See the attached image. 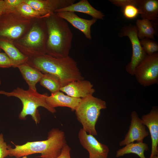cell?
<instances>
[{
    "instance_id": "1",
    "label": "cell",
    "mask_w": 158,
    "mask_h": 158,
    "mask_svg": "<svg viewBox=\"0 0 158 158\" xmlns=\"http://www.w3.org/2000/svg\"><path fill=\"white\" fill-rule=\"evenodd\" d=\"M28 63L43 74L56 76L63 87L72 82L84 79L77 62L69 56L56 58L45 54L37 55Z\"/></svg>"
},
{
    "instance_id": "2",
    "label": "cell",
    "mask_w": 158,
    "mask_h": 158,
    "mask_svg": "<svg viewBox=\"0 0 158 158\" xmlns=\"http://www.w3.org/2000/svg\"><path fill=\"white\" fill-rule=\"evenodd\" d=\"M45 18L48 35L46 53L56 58L68 56L73 34L68 23L54 13Z\"/></svg>"
},
{
    "instance_id": "3",
    "label": "cell",
    "mask_w": 158,
    "mask_h": 158,
    "mask_svg": "<svg viewBox=\"0 0 158 158\" xmlns=\"http://www.w3.org/2000/svg\"><path fill=\"white\" fill-rule=\"evenodd\" d=\"M66 144L64 132L58 128H54L48 134L46 140L27 142L21 145H14V148L9 147L10 157L19 158L35 153H40L43 158H56Z\"/></svg>"
},
{
    "instance_id": "4",
    "label": "cell",
    "mask_w": 158,
    "mask_h": 158,
    "mask_svg": "<svg viewBox=\"0 0 158 158\" xmlns=\"http://www.w3.org/2000/svg\"><path fill=\"white\" fill-rule=\"evenodd\" d=\"M0 94L8 97H15L20 100L22 109L19 118L21 120L25 119L27 116L30 115L36 124L39 123L40 117L37 108L39 107L44 108L52 113L56 112L55 108L51 107L47 103L46 98L48 95L47 94H42L37 91L29 89L25 90L17 87L11 92L0 90Z\"/></svg>"
},
{
    "instance_id": "5",
    "label": "cell",
    "mask_w": 158,
    "mask_h": 158,
    "mask_svg": "<svg viewBox=\"0 0 158 158\" xmlns=\"http://www.w3.org/2000/svg\"><path fill=\"white\" fill-rule=\"evenodd\" d=\"M106 108L105 101L90 95L81 98L75 111L83 128L87 133L95 136L97 135L95 126L101 111Z\"/></svg>"
},
{
    "instance_id": "6",
    "label": "cell",
    "mask_w": 158,
    "mask_h": 158,
    "mask_svg": "<svg viewBox=\"0 0 158 158\" xmlns=\"http://www.w3.org/2000/svg\"><path fill=\"white\" fill-rule=\"evenodd\" d=\"M134 75L138 83L145 87L158 83V53L147 55L135 68Z\"/></svg>"
},
{
    "instance_id": "7",
    "label": "cell",
    "mask_w": 158,
    "mask_h": 158,
    "mask_svg": "<svg viewBox=\"0 0 158 158\" xmlns=\"http://www.w3.org/2000/svg\"><path fill=\"white\" fill-rule=\"evenodd\" d=\"M120 37L127 36L129 38L132 46V54L130 61L125 67L128 74L134 75L137 67L143 60L147 55L141 46L137 36V30L135 25L131 24L123 27L118 34Z\"/></svg>"
},
{
    "instance_id": "8",
    "label": "cell",
    "mask_w": 158,
    "mask_h": 158,
    "mask_svg": "<svg viewBox=\"0 0 158 158\" xmlns=\"http://www.w3.org/2000/svg\"><path fill=\"white\" fill-rule=\"evenodd\" d=\"M78 136L81 145L89 152V158H107L109 149L107 145L98 141L83 128L80 130Z\"/></svg>"
},
{
    "instance_id": "9",
    "label": "cell",
    "mask_w": 158,
    "mask_h": 158,
    "mask_svg": "<svg viewBox=\"0 0 158 158\" xmlns=\"http://www.w3.org/2000/svg\"><path fill=\"white\" fill-rule=\"evenodd\" d=\"M131 121L128 131L126 134L123 140L119 143L120 146H123L129 143L143 142L145 138L149 135L144 125L137 112L132 111L130 114Z\"/></svg>"
},
{
    "instance_id": "10",
    "label": "cell",
    "mask_w": 158,
    "mask_h": 158,
    "mask_svg": "<svg viewBox=\"0 0 158 158\" xmlns=\"http://www.w3.org/2000/svg\"><path fill=\"white\" fill-rule=\"evenodd\" d=\"M150 133L152 142L151 151L150 158L158 155V109L153 107L150 112L143 115L141 118Z\"/></svg>"
},
{
    "instance_id": "11",
    "label": "cell",
    "mask_w": 158,
    "mask_h": 158,
    "mask_svg": "<svg viewBox=\"0 0 158 158\" xmlns=\"http://www.w3.org/2000/svg\"><path fill=\"white\" fill-rule=\"evenodd\" d=\"M56 13L59 16L82 32L87 39L89 40L92 39L91 28L96 23L97 19L93 18L90 20L82 18L73 12L62 11Z\"/></svg>"
},
{
    "instance_id": "12",
    "label": "cell",
    "mask_w": 158,
    "mask_h": 158,
    "mask_svg": "<svg viewBox=\"0 0 158 158\" xmlns=\"http://www.w3.org/2000/svg\"><path fill=\"white\" fill-rule=\"evenodd\" d=\"M60 91L71 97L82 98L93 95L95 90L90 81L83 80L72 82L62 87Z\"/></svg>"
},
{
    "instance_id": "13",
    "label": "cell",
    "mask_w": 158,
    "mask_h": 158,
    "mask_svg": "<svg viewBox=\"0 0 158 158\" xmlns=\"http://www.w3.org/2000/svg\"><path fill=\"white\" fill-rule=\"evenodd\" d=\"M81 100L64 94L59 91L47 96L46 101L51 107L55 108L58 107H65L70 108L72 111H75Z\"/></svg>"
},
{
    "instance_id": "14",
    "label": "cell",
    "mask_w": 158,
    "mask_h": 158,
    "mask_svg": "<svg viewBox=\"0 0 158 158\" xmlns=\"http://www.w3.org/2000/svg\"><path fill=\"white\" fill-rule=\"evenodd\" d=\"M62 11L77 12L87 14L92 18L103 20L104 15L94 8L87 0H80L65 8L56 11V13Z\"/></svg>"
},
{
    "instance_id": "15",
    "label": "cell",
    "mask_w": 158,
    "mask_h": 158,
    "mask_svg": "<svg viewBox=\"0 0 158 158\" xmlns=\"http://www.w3.org/2000/svg\"><path fill=\"white\" fill-rule=\"evenodd\" d=\"M26 62L19 65L16 67L18 68L23 78L28 84V89L36 91V85L40 82L43 74Z\"/></svg>"
},
{
    "instance_id": "16",
    "label": "cell",
    "mask_w": 158,
    "mask_h": 158,
    "mask_svg": "<svg viewBox=\"0 0 158 158\" xmlns=\"http://www.w3.org/2000/svg\"><path fill=\"white\" fill-rule=\"evenodd\" d=\"M137 7L142 18L155 21L158 18V0H139Z\"/></svg>"
},
{
    "instance_id": "17",
    "label": "cell",
    "mask_w": 158,
    "mask_h": 158,
    "mask_svg": "<svg viewBox=\"0 0 158 158\" xmlns=\"http://www.w3.org/2000/svg\"><path fill=\"white\" fill-rule=\"evenodd\" d=\"M0 48L2 49L14 64L15 67L26 62L28 57L18 50L14 46L4 39H0Z\"/></svg>"
},
{
    "instance_id": "18",
    "label": "cell",
    "mask_w": 158,
    "mask_h": 158,
    "mask_svg": "<svg viewBox=\"0 0 158 158\" xmlns=\"http://www.w3.org/2000/svg\"><path fill=\"white\" fill-rule=\"evenodd\" d=\"M45 36L44 31L38 26L33 27L25 38V44L31 47H43L44 46Z\"/></svg>"
},
{
    "instance_id": "19",
    "label": "cell",
    "mask_w": 158,
    "mask_h": 158,
    "mask_svg": "<svg viewBox=\"0 0 158 158\" xmlns=\"http://www.w3.org/2000/svg\"><path fill=\"white\" fill-rule=\"evenodd\" d=\"M154 25L152 21L146 19H138L136 22L135 26L139 40L148 38L154 40L156 32Z\"/></svg>"
},
{
    "instance_id": "20",
    "label": "cell",
    "mask_w": 158,
    "mask_h": 158,
    "mask_svg": "<svg viewBox=\"0 0 158 158\" xmlns=\"http://www.w3.org/2000/svg\"><path fill=\"white\" fill-rule=\"evenodd\" d=\"M149 149V146L145 143L143 142H132L118 150L116 153V157L118 158L126 154L133 153L137 155L140 158H146L144 153Z\"/></svg>"
},
{
    "instance_id": "21",
    "label": "cell",
    "mask_w": 158,
    "mask_h": 158,
    "mask_svg": "<svg viewBox=\"0 0 158 158\" xmlns=\"http://www.w3.org/2000/svg\"><path fill=\"white\" fill-rule=\"evenodd\" d=\"M24 29L23 25H9L0 19V37L16 39L22 35Z\"/></svg>"
},
{
    "instance_id": "22",
    "label": "cell",
    "mask_w": 158,
    "mask_h": 158,
    "mask_svg": "<svg viewBox=\"0 0 158 158\" xmlns=\"http://www.w3.org/2000/svg\"><path fill=\"white\" fill-rule=\"evenodd\" d=\"M39 82L42 86L48 90L51 94L60 91L63 87L60 80L56 76L50 74H43Z\"/></svg>"
},
{
    "instance_id": "23",
    "label": "cell",
    "mask_w": 158,
    "mask_h": 158,
    "mask_svg": "<svg viewBox=\"0 0 158 158\" xmlns=\"http://www.w3.org/2000/svg\"><path fill=\"white\" fill-rule=\"evenodd\" d=\"M140 45L148 55H152L158 51V44L154 40L148 38L140 40Z\"/></svg>"
},
{
    "instance_id": "24",
    "label": "cell",
    "mask_w": 158,
    "mask_h": 158,
    "mask_svg": "<svg viewBox=\"0 0 158 158\" xmlns=\"http://www.w3.org/2000/svg\"><path fill=\"white\" fill-rule=\"evenodd\" d=\"M121 11L124 17L132 20L135 18L139 14V11L137 6L129 4L121 8Z\"/></svg>"
},
{
    "instance_id": "25",
    "label": "cell",
    "mask_w": 158,
    "mask_h": 158,
    "mask_svg": "<svg viewBox=\"0 0 158 158\" xmlns=\"http://www.w3.org/2000/svg\"><path fill=\"white\" fill-rule=\"evenodd\" d=\"M18 11L22 14L26 16L42 17L40 14L34 10L30 6L24 2L17 7Z\"/></svg>"
},
{
    "instance_id": "26",
    "label": "cell",
    "mask_w": 158,
    "mask_h": 158,
    "mask_svg": "<svg viewBox=\"0 0 158 158\" xmlns=\"http://www.w3.org/2000/svg\"><path fill=\"white\" fill-rule=\"evenodd\" d=\"M15 67L14 63L5 53L0 52V68Z\"/></svg>"
},
{
    "instance_id": "27",
    "label": "cell",
    "mask_w": 158,
    "mask_h": 158,
    "mask_svg": "<svg viewBox=\"0 0 158 158\" xmlns=\"http://www.w3.org/2000/svg\"><path fill=\"white\" fill-rule=\"evenodd\" d=\"M10 146L4 141L3 134H0V158H4L8 156Z\"/></svg>"
},
{
    "instance_id": "28",
    "label": "cell",
    "mask_w": 158,
    "mask_h": 158,
    "mask_svg": "<svg viewBox=\"0 0 158 158\" xmlns=\"http://www.w3.org/2000/svg\"><path fill=\"white\" fill-rule=\"evenodd\" d=\"M109 1L114 5L121 8L129 4L137 6L139 2V0H109Z\"/></svg>"
},
{
    "instance_id": "29",
    "label": "cell",
    "mask_w": 158,
    "mask_h": 158,
    "mask_svg": "<svg viewBox=\"0 0 158 158\" xmlns=\"http://www.w3.org/2000/svg\"><path fill=\"white\" fill-rule=\"evenodd\" d=\"M24 0H4L6 7V13L8 12L13 8L17 7Z\"/></svg>"
},
{
    "instance_id": "30",
    "label": "cell",
    "mask_w": 158,
    "mask_h": 158,
    "mask_svg": "<svg viewBox=\"0 0 158 158\" xmlns=\"http://www.w3.org/2000/svg\"><path fill=\"white\" fill-rule=\"evenodd\" d=\"M71 148L66 143L62 148L60 154L56 158H71L70 152Z\"/></svg>"
},
{
    "instance_id": "31",
    "label": "cell",
    "mask_w": 158,
    "mask_h": 158,
    "mask_svg": "<svg viewBox=\"0 0 158 158\" xmlns=\"http://www.w3.org/2000/svg\"><path fill=\"white\" fill-rule=\"evenodd\" d=\"M6 13V7L4 1L0 0V17Z\"/></svg>"
},
{
    "instance_id": "32",
    "label": "cell",
    "mask_w": 158,
    "mask_h": 158,
    "mask_svg": "<svg viewBox=\"0 0 158 158\" xmlns=\"http://www.w3.org/2000/svg\"><path fill=\"white\" fill-rule=\"evenodd\" d=\"M22 158H28L27 157V156H25L23 157ZM40 158H43L40 157Z\"/></svg>"
},
{
    "instance_id": "33",
    "label": "cell",
    "mask_w": 158,
    "mask_h": 158,
    "mask_svg": "<svg viewBox=\"0 0 158 158\" xmlns=\"http://www.w3.org/2000/svg\"><path fill=\"white\" fill-rule=\"evenodd\" d=\"M152 158H158V155L153 157Z\"/></svg>"
},
{
    "instance_id": "34",
    "label": "cell",
    "mask_w": 158,
    "mask_h": 158,
    "mask_svg": "<svg viewBox=\"0 0 158 158\" xmlns=\"http://www.w3.org/2000/svg\"><path fill=\"white\" fill-rule=\"evenodd\" d=\"M1 83V80L0 79V85Z\"/></svg>"
},
{
    "instance_id": "35",
    "label": "cell",
    "mask_w": 158,
    "mask_h": 158,
    "mask_svg": "<svg viewBox=\"0 0 158 158\" xmlns=\"http://www.w3.org/2000/svg\"><path fill=\"white\" fill-rule=\"evenodd\" d=\"M107 158H108L107 157Z\"/></svg>"
}]
</instances>
